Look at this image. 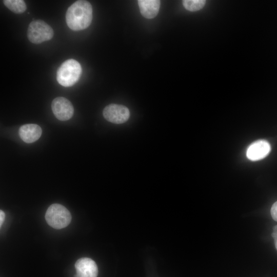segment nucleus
<instances>
[{
	"label": "nucleus",
	"mask_w": 277,
	"mask_h": 277,
	"mask_svg": "<svg viewBox=\"0 0 277 277\" xmlns=\"http://www.w3.org/2000/svg\"><path fill=\"white\" fill-rule=\"evenodd\" d=\"M92 7L86 1H77L67 9L66 21L68 27L73 31L88 28L92 20Z\"/></svg>",
	"instance_id": "obj_1"
},
{
	"label": "nucleus",
	"mask_w": 277,
	"mask_h": 277,
	"mask_svg": "<svg viewBox=\"0 0 277 277\" xmlns=\"http://www.w3.org/2000/svg\"><path fill=\"white\" fill-rule=\"evenodd\" d=\"M81 73L80 64L74 59H69L63 63L58 68L56 80L61 85L70 87L78 81Z\"/></svg>",
	"instance_id": "obj_2"
},
{
	"label": "nucleus",
	"mask_w": 277,
	"mask_h": 277,
	"mask_svg": "<svg viewBox=\"0 0 277 277\" xmlns=\"http://www.w3.org/2000/svg\"><path fill=\"white\" fill-rule=\"evenodd\" d=\"M45 219L48 224L53 228L61 229L67 227L71 221L69 211L59 204H53L47 209Z\"/></svg>",
	"instance_id": "obj_3"
},
{
	"label": "nucleus",
	"mask_w": 277,
	"mask_h": 277,
	"mask_svg": "<svg viewBox=\"0 0 277 277\" xmlns=\"http://www.w3.org/2000/svg\"><path fill=\"white\" fill-rule=\"evenodd\" d=\"M54 32L50 26L41 19L34 20L29 25L27 37L33 44H38L51 39Z\"/></svg>",
	"instance_id": "obj_4"
},
{
	"label": "nucleus",
	"mask_w": 277,
	"mask_h": 277,
	"mask_svg": "<svg viewBox=\"0 0 277 277\" xmlns=\"http://www.w3.org/2000/svg\"><path fill=\"white\" fill-rule=\"evenodd\" d=\"M103 114L107 121L120 124L126 122L129 119L130 112L128 108L124 105L111 104L105 107Z\"/></svg>",
	"instance_id": "obj_5"
},
{
	"label": "nucleus",
	"mask_w": 277,
	"mask_h": 277,
	"mask_svg": "<svg viewBox=\"0 0 277 277\" xmlns=\"http://www.w3.org/2000/svg\"><path fill=\"white\" fill-rule=\"evenodd\" d=\"M51 108L55 116L62 121L71 118L74 112L72 103L64 97L55 98L52 102Z\"/></svg>",
	"instance_id": "obj_6"
},
{
	"label": "nucleus",
	"mask_w": 277,
	"mask_h": 277,
	"mask_svg": "<svg viewBox=\"0 0 277 277\" xmlns=\"http://www.w3.org/2000/svg\"><path fill=\"white\" fill-rule=\"evenodd\" d=\"M76 274L74 277H97L98 268L95 262L88 258H81L75 263Z\"/></svg>",
	"instance_id": "obj_7"
},
{
	"label": "nucleus",
	"mask_w": 277,
	"mask_h": 277,
	"mask_svg": "<svg viewBox=\"0 0 277 277\" xmlns=\"http://www.w3.org/2000/svg\"><path fill=\"white\" fill-rule=\"evenodd\" d=\"M271 149L269 143L265 140H259L252 143L248 148L246 156L250 160L255 161L265 157Z\"/></svg>",
	"instance_id": "obj_8"
},
{
	"label": "nucleus",
	"mask_w": 277,
	"mask_h": 277,
	"mask_svg": "<svg viewBox=\"0 0 277 277\" xmlns=\"http://www.w3.org/2000/svg\"><path fill=\"white\" fill-rule=\"evenodd\" d=\"M42 133L41 127L34 124L22 125L18 130L20 137L26 143H32L36 141L41 137Z\"/></svg>",
	"instance_id": "obj_9"
},
{
	"label": "nucleus",
	"mask_w": 277,
	"mask_h": 277,
	"mask_svg": "<svg viewBox=\"0 0 277 277\" xmlns=\"http://www.w3.org/2000/svg\"><path fill=\"white\" fill-rule=\"evenodd\" d=\"M137 3L141 14L145 18L151 19L157 15L161 5L160 1L138 0Z\"/></svg>",
	"instance_id": "obj_10"
},
{
	"label": "nucleus",
	"mask_w": 277,
	"mask_h": 277,
	"mask_svg": "<svg viewBox=\"0 0 277 277\" xmlns=\"http://www.w3.org/2000/svg\"><path fill=\"white\" fill-rule=\"evenodd\" d=\"M3 3L10 10L16 14L22 13L27 9L26 3L22 0H4Z\"/></svg>",
	"instance_id": "obj_11"
},
{
	"label": "nucleus",
	"mask_w": 277,
	"mask_h": 277,
	"mask_svg": "<svg viewBox=\"0 0 277 277\" xmlns=\"http://www.w3.org/2000/svg\"><path fill=\"white\" fill-rule=\"evenodd\" d=\"M206 2L205 0H184L182 4L187 10L194 12L202 9Z\"/></svg>",
	"instance_id": "obj_12"
},
{
	"label": "nucleus",
	"mask_w": 277,
	"mask_h": 277,
	"mask_svg": "<svg viewBox=\"0 0 277 277\" xmlns=\"http://www.w3.org/2000/svg\"><path fill=\"white\" fill-rule=\"evenodd\" d=\"M270 212L272 219L277 222V201L272 205Z\"/></svg>",
	"instance_id": "obj_13"
},
{
	"label": "nucleus",
	"mask_w": 277,
	"mask_h": 277,
	"mask_svg": "<svg viewBox=\"0 0 277 277\" xmlns=\"http://www.w3.org/2000/svg\"><path fill=\"white\" fill-rule=\"evenodd\" d=\"M271 236L274 239L275 247L277 250V225L273 227V231L271 233Z\"/></svg>",
	"instance_id": "obj_14"
},
{
	"label": "nucleus",
	"mask_w": 277,
	"mask_h": 277,
	"mask_svg": "<svg viewBox=\"0 0 277 277\" xmlns=\"http://www.w3.org/2000/svg\"><path fill=\"white\" fill-rule=\"evenodd\" d=\"M5 218V214L4 212L1 210L0 211V226L1 227Z\"/></svg>",
	"instance_id": "obj_15"
}]
</instances>
